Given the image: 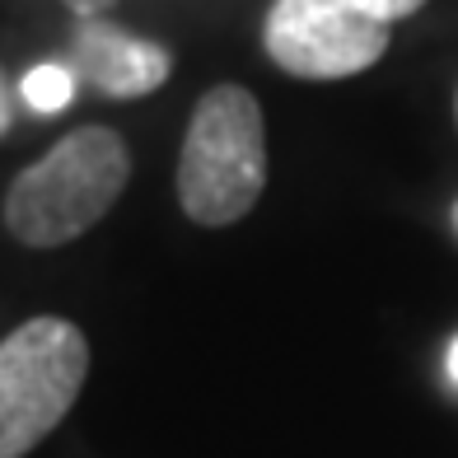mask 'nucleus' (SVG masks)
<instances>
[{
	"instance_id": "4",
	"label": "nucleus",
	"mask_w": 458,
	"mask_h": 458,
	"mask_svg": "<svg viewBox=\"0 0 458 458\" xmlns=\"http://www.w3.org/2000/svg\"><path fill=\"white\" fill-rule=\"evenodd\" d=\"M262 43L285 75L346 80L388 52V14L379 0H276Z\"/></svg>"
},
{
	"instance_id": "5",
	"label": "nucleus",
	"mask_w": 458,
	"mask_h": 458,
	"mask_svg": "<svg viewBox=\"0 0 458 458\" xmlns=\"http://www.w3.org/2000/svg\"><path fill=\"white\" fill-rule=\"evenodd\" d=\"M71 66L89 89L108 94V98H140L155 94L169 80L174 61L150 38H131L117 24L103 19H85L75 29V47H71Z\"/></svg>"
},
{
	"instance_id": "1",
	"label": "nucleus",
	"mask_w": 458,
	"mask_h": 458,
	"mask_svg": "<svg viewBox=\"0 0 458 458\" xmlns=\"http://www.w3.org/2000/svg\"><path fill=\"white\" fill-rule=\"evenodd\" d=\"M127 178V140L108 127H80L10 182L5 225L29 248H61L113 211Z\"/></svg>"
},
{
	"instance_id": "11",
	"label": "nucleus",
	"mask_w": 458,
	"mask_h": 458,
	"mask_svg": "<svg viewBox=\"0 0 458 458\" xmlns=\"http://www.w3.org/2000/svg\"><path fill=\"white\" fill-rule=\"evenodd\" d=\"M454 225H458V201H454Z\"/></svg>"
},
{
	"instance_id": "12",
	"label": "nucleus",
	"mask_w": 458,
	"mask_h": 458,
	"mask_svg": "<svg viewBox=\"0 0 458 458\" xmlns=\"http://www.w3.org/2000/svg\"><path fill=\"white\" fill-rule=\"evenodd\" d=\"M454 113H458V103H454Z\"/></svg>"
},
{
	"instance_id": "2",
	"label": "nucleus",
	"mask_w": 458,
	"mask_h": 458,
	"mask_svg": "<svg viewBox=\"0 0 458 458\" xmlns=\"http://www.w3.org/2000/svg\"><path fill=\"white\" fill-rule=\"evenodd\" d=\"M267 187V127L243 85L201 94L178 155V201L187 220L225 229L258 206Z\"/></svg>"
},
{
	"instance_id": "10",
	"label": "nucleus",
	"mask_w": 458,
	"mask_h": 458,
	"mask_svg": "<svg viewBox=\"0 0 458 458\" xmlns=\"http://www.w3.org/2000/svg\"><path fill=\"white\" fill-rule=\"evenodd\" d=\"M445 374H449V384L458 388V337H454V346H449V356H445Z\"/></svg>"
},
{
	"instance_id": "6",
	"label": "nucleus",
	"mask_w": 458,
	"mask_h": 458,
	"mask_svg": "<svg viewBox=\"0 0 458 458\" xmlns=\"http://www.w3.org/2000/svg\"><path fill=\"white\" fill-rule=\"evenodd\" d=\"M75 80L80 75H75V66H66V61H43V66H33L24 75L19 94H24V103L38 117H52V113H61L75 98Z\"/></svg>"
},
{
	"instance_id": "3",
	"label": "nucleus",
	"mask_w": 458,
	"mask_h": 458,
	"mask_svg": "<svg viewBox=\"0 0 458 458\" xmlns=\"http://www.w3.org/2000/svg\"><path fill=\"white\" fill-rule=\"evenodd\" d=\"M89 374V342L66 318H29L0 342V458H24L66 421Z\"/></svg>"
},
{
	"instance_id": "9",
	"label": "nucleus",
	"mask_w": 458,
	"mask_h": 458,
	"mask_svg": "<svg viewBox=\"0 0 458 458\" xmlns=\"http://www.w3.org/2000/svg\"><path fill=\"white\" fill-rule=\"evenodd\" d=\"M66 5H71V10L80 14V19H98L103 10L113 5V0H66Z\"/></svg>"
},
{
	"instance_id": "7",
	"label": "nucleus",
	"mask_w": 458,
	"mask_h": 458,
	"mask_svg": "<svg viewBox=\"0 0 458 458\" xmlns=\"http://www.w3.org/2000/svg\"><path fill=\"white\" fill-rule=\"evenodd\" d=\"M421 5H426V0H379V10L388 14V24H393V19H407V14H416Z\"/></svg>"
},
{
	"instance_id": "8",
	"label": "nucleus",
	"mask_w": 458,
	"mask_h": 458,
	"mask_svg": "<svg viewBox=\"0 0 458 458\" xmlns=\"http://www.w3.org/2000/svg\"><path fill=\"white\" fill-rule=\"evenodd\" d=\"M14 127V98H10V85H5V75H0V136H5Z\"/></svg>"
}]
</instances>
